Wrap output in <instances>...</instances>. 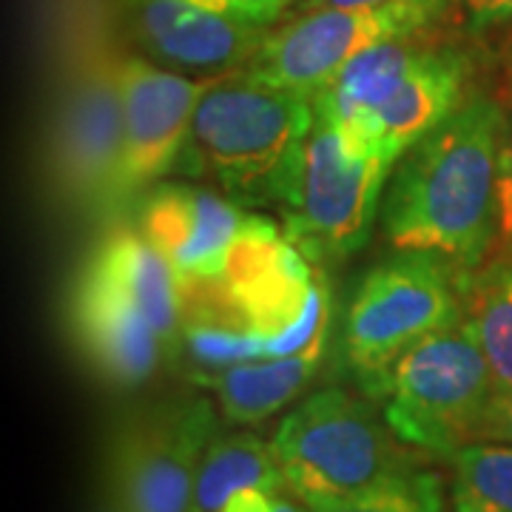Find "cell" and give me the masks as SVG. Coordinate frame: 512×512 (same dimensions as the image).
Instances as JSON below:
<instances>
[{"label": "cell", "mask_w": 512, "mask_h": 512, "mask_svg": "<svg viewBox=\"0 0 512 512\" xmlns=\"http://www.w3.org/2000/svg\"><path fill=\"white\" fill-rule=\"evenodd\" d=\"M504 128L507 117L493 100L473 97L404 154L384 202V231L396 251L470 268L487 256Z\"/></svg>", "instance_id": "obj_1"}, {"label": "cell", "mask_w": 512, "mask_h": 512, "mask_svg": "<svg viewBox=\"0 0 512 512\" xmlns=\"http://www.w3.org/2000/svg\"><path fill=\"white\" fill-rule=\"evenodd\" d=\"M313 126L311 97L268 86L248 72H225L202 97L191 140L231 197L285 205Z\"/></svg>", "instance_id": "obj_2"}, {"label": "cell", "mask_w": 512, "mask_h": 512, "mask_svg": "<svg viewBox=\"0 0 512 512\" xmlns=\"http://www.w3.org/2000/svg\"><path fill=\"white\" fill-rule=\"evenodd\" d=\"M402 444L370 404L328 387L285 416L271 453L291 495L316 510L413 473Z\"/></svg>", "instance_id": "obj_3"}, {"label": "cell", "mask_w": 512, "mask_h": 512, "mask_svg": "<svg viewBox=\"0 0 512 512\" xmlns=\"http://www.w3.org/2000/svg\"><path fill=\"white\" fill-rule=\"evenodd\" d=\"M493 396V370L464 319L407 350L376 390L407 447L450 456L473 441Z\"/></svg>", "instance_id": "obj_4"}, {"label": "cell", "mask_w": 512, "mask_h": 512, "mask_svg": "<svg viewBox=\"0 0 512 512\" xmlns=\"http://www.w3.org/2000/svg\"><path fill=\"white\" fill-rule=\"evenodd\" d=\"M308 262L274 222L251 214L231 248L225 274L205 282L262 339L265 359L293 356L328 328V282Z\"/></svg>", "instance_id": "obj_5"}, {"label": "cell", "mask_w": 512, "mask_h": 512, "mask_svg": "<svg viewBox=\"0 0 512 512\" xmlns=\"http://www.w3.org/2000/svg\"><path fill=\"white\" fill-rule=\"evenodd\" d=\"M464 302L450 271L433 254H404L373 268L353 296L345 322V356L370 396L387 370L427 336L458 325Z\"/></svg>", "instance_id": "obj_6"}, {"label": "cell", "mask_w": 512, "mask_h": 512, "mask_svg": "<svg viewBox=\"0 0 512 512\" xmlns=\"http://www.w3.org/2000/svg\"><path fill=\"white\" fill-rule=\"evenodd\" d=\"M390 168L382 154H350L339 134L316 120L285 200V237L308 259L356 254L370 237Z\"/></svg>", "instance_id": "obj_7"}, {"label": "cell", "mask_w": 512, "mask_h": 512, "mask_svg": "<svg viewBox=\"0 0 512 512\" xmlns=\"http://www.w3.org/2000/svg\"><path fill=\"white\" fill-rule=\"evenodd\" d=\"M436 12L427 9H313L265 35L245 72L256 80L296 92L319 94L359 52L421 32Z\"/></svg>", "instance_id": "obj_8"}, {"label": "cell", "mask_w": 512, "mask_h": 512, "mask_svg": "<svg viewBox=\"0 0 512 512\" xmlns=\"http://www.w3.org/2000/svg\"><path fill=\"white\" fill-rule=\"evenodd\" d=\"M214 77L188 80L143 57L120 60L123 92V160L111 202H123L174 165L191 137L202 97Z\"/></svg>", "instance_id": "obj_9"}, {"label": "cell", "mask_w": 512, "mask_h": 512, "mask_svg": "<svg viewBox=\"0 0 512 512\" xmlns=\"http://www.w3.org/2000/svg\"><path fill=\"white\" fill-rule=\"evenodd\" d=\"M217 439L211 402L165 404L120 447L117 481L126 512H188L202 458Z\"/></svg>", "instance_id": "obj_10"}, {"label": "cell", "mask_w": 512, "mask_h": 512, "mask_svg": "<svg viewBox=\"0 0 512 512\" xmlns=\"http://www.w3.org/2000/svg\"><path fill=\"white\" fill-rule=\"evenodd\" d=\"M123 160L120 60L94 57L74 77L57 114L52 165L60 191L80 205L114 197Z\"/></svg>", "instance_id": "obj_11"}, {"label": "cell", "mask_w": 512, "mask_h": 512, "mask_svg": "<svg viewBox=\"0 0 512 512\" xmlns=\"http://www.w3.org/2000/svg\"><path fill=\"white\" fill-rule=\"evenodd\" d=\"M245 214L237 202L194 185H157L140 208V234L174 268L177 285L214 282L242 234Z\"/></svg>", "instance_id": "obj_12"}, {"label": "cell", "mask_w": 512, "mask_h": 512, "mask_svg": "<svg viewBox=\"0 0 512 512\" xmlns=\"http://www.w3.org/2000/svg\"><path fill=\"white\" fill-rule=\"evenodd\" d=\"M137 29L151 55L197 72L248 66L265 40L262 26L191 0H140Z\"/></svg>", "instance_id": "obj_13"}, {"label": "cell", "mask_w": 512, "mask_h": 512, "mask_svg": "<svg viewBox=\"0 0 512 512\" xmlns=\"http://www.w3.org/2000/svg\"><path fill=\"white\" fill-rule=\"evenodd\" d=\"M72 325L94 367L109 382L134 387L154 373L163 345L154 325L134 302L86 268L72 291Z\"/></svg>", "instance_id": "obj_14"}, {"label": "cell", "mask_w": 512, "mask_h": 512, "mask_svg": "<svg viewBox=\"0 0 512 512\" xmlns=\"http://www.w3.org/2000/svg\"><path fill=\"white\" fill-rule=\"evenodd\" d=\"M421 49L413 35L390 37L350 60L319 94H313L316 120L330 126L350 154H376L367 140V123L410 74Z\"/></svg>", "instance_id": "obj_15"}, {"label": "cell", "mask_w": 512, "mask_h": 512, "mask_svg": "<svg viewBox=\"0 0 512 512\" xmlns=\"http://www.w3.org/2000/svg\"><path fill=\"white\" fill-rule=\"evenodd\" d=\"M464 69L458 57L421 52L396 94L367 123V140L387 163H396L461 106Z\"/></svg>", "instance_id": "obj_16"}, {"label": "cell", "mask_w": 512, "mask_h": 512, "mask_svg": "<svg viewBox=\"0 0 512 512\" xmlns=\"http://www.w3.org/2000/svg\"><path fill=\"white\" fill-rule=\"evenodd\" d=\"M328 328L319 330L311 345L293 356L279 359H254L239 365L197 373L194 382L205 384L217 393L222 416L234 424H256L274 416L285 404H291L305 384L311 382L325 353Z\"/></svg>", "instance_id": "obj_17"}, {"label": "cell", "mask_w": 512, "mask_h": 512, "mask_svg": "<svg viewBox=\"0 0 512 512\" xmlns=\"http://www.w3.org/2000/svg\"><path fill=\"white\" fill-rule=\"evenodd\" d=\"M86 271L146 313L163 345L171 342L180 328V285L174 268L143 234L114 231L97 245Z\"/></svg>", "instance_id": "obj_18"}, {"label": "cell", "mask_w": 512, "mask_h": 512, "mask_svg": "<svg viewBox=\"0 0 512 512\" xmlns=\"http://www.w3.org/2000/svg\"><path fill=\"white\" fill-rule=\"evenodd\" d=\"M245 487L285 490L271 444H262L251 433L214 439L202 458L188 512H225L228 501Z\"/></svg>", "instance_id": "obj_19"}, {"label": "cell", "mask_w": 512, "mask_h": 512, "mask_svg": "<svg viewBox=\"0 0 512 512\" xmlns=\"http://www.w3.org/2000/svg\"><path fill=\"white\" fill-rule=\"evenodd\" d=\"M464 325L493 370L495 393L512 390V259L490 262L467 282Z\"/></svg>", "instance_id": "obj_20"}, {"label": "cell", "mask_w": 512, "mask_h": 512, "mask_svg": "<svg viewBox=\"0 0 512 512\" xmlns=\"http://www.w3.org/2000/svg\"><path fill=\"white\" fill-rule=\"evenodd\" d=\"M453 510L512 512V444L470 441L453 453Z\"/></svg>", "instance_id": "obj_21"}, {"label": "cell", "mask_w": 512, "mask_h": 512, "mask_svg": "<svg viewBox=\"0 0 512 512\" xmlns=\"http://www.w3.org/2000/svg\"><path fill=\"white\" fill-rule=\"evenodd\" d=\"M441 481L433 473H407L379 484L367 493L353 495L311 512H441Z\"/></svg>", "instance_id": "obj_22"}, {"label": "cell", "mask_w": 512, "mask_h": 512, "mask_svg": "<svg viewBox=\"0 0 512 512\" xmlns=\"http://www.w3.org/2000/svg\"><path fill=\"white\" fill-rule=\"evenodd\" d=\"M495 239L512 259V123L504 128L498 154V191H495Z\"/></svg>", "instance_id": "obj_23"}, {"label": "cell", "mask_w": 512, "mask_h": 512, "mask_svg": "<svg viewBox=\"0 0 512 512\" xmlns=\"http://www.w3.org/2000/svg\"><path fill=\"white\" fill-rule=\"evenodd\" d=\"M191 3H200L205 9H217V12H225V15H234V18L248 20V23H256V26H268L285 9L282 0H191Z\"/></svg>", "instance_id": "obj_24"}, {"label": "cell", "mask_w": 512, "mask_h": 512, "mask_svg": "<svg viewBox=\"0 0 512 512\" xmlns=\"http://www.w3.org/2000/svg\"><path fill=\"white\" fill-rule=\"evenodd\" d=\"M473 441H510L512 444V390L495 393L487 413L478 421Z\"/></svg>", "instance_id": "obj_25"}, {"label": "cell", "mask_w": 512, "mask_h": 512, "mask_svg": "<svg viewBox=\"0 0 512 512\" xmlns=\"http://www.w3.org/2000/svg\"><path fill=\"white\" fill-rule=\"evenodd\" d=\"M305 12L313 9H427L439 15L447 0H302Z\"/></svg>", "instance_id": "obj_26"}, {"label": "cell", "mask_w": 512, "mask_h": 512, "mask_svg": "<svg viewBox=\"0 0 512 512\" xmlns=\"http://www.w3.org/2000/svg\"><path fill=\"white\" fill-rule=\"evenodd\" d=\"M461 6L478 23H498L512 18V0H461Z\"/></svg>", "instance_id": "obj_27"}, {"label": "cell", "mask_w": 512, "mask_h": 512, "mask_svg": "<svg viewBox=\"0 0 512 512\" xmlns=\"http://www.w3.org/2000/svg\"><path fill=\"white\" fill-rule=\"evenodd\" d=\"M274 512H305V510H302L293 498H288V495H279V498H276Z\"/></svg>", "instance_id": "obj_28"}, {"label": "cell", "mask_w": 512, "mask_h": 512, "mask_svg": "<svg viewBox=\"0 0 512 512\" xmlns=\"http://www.w3.org/2000/svg\"><path fill=\"white\" fill-rule=\"evenodd\" d=\"M282 3H285V6H291V3H296V0H282Z\"/></svg>", "instance_id": "obj_29"}]
</instances>
